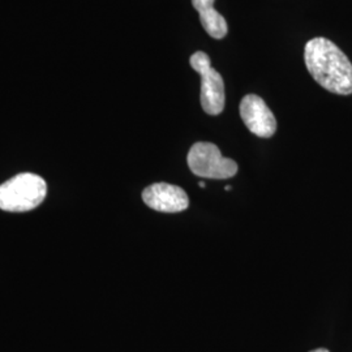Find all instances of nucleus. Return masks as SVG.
I'll list each match as a JSON object with an SVG mask.
<instances>
[{"label":"nucleus","instance_id":"7ed1b4c3","mask_svg":"<svg viewBox=\"0 0 352 352\" xmlns=\"http://www.w3.org/2000/svg\"><path fill=\"white\" fill-rule=\"evenodd\" d=\"M187 162L195 175L206 179H228L238 173V164L225 158L212 142H196L189 151Z\"/></svg>","mask_w":352,"mask_h":352},{"label":"nucleus","instance_id":"f03ea898","mask_svg":"<svg viewBox=\"0 0 352 352\" xmlns=\"http://www.w3.org/2000/svg\"><path fill=\"white\" fill-rule=\"evenodd\" d=\"M47 193L46 182L36 174L23 173L0 186V209L23 213L39 206Z\"/></svg>","mask_w":352,"mask_h":352},{"label":"nucleus","instance_id":"0eeeda50","mask_svg":"<svg viewBox=\"0 0 352 352\" xmlns=\"http://www.w3.org/2000/svg\"><path fill=\"white\" fill-rule=\"evenodd\" d=\"M214 1L215 0H192V6L200 14L205 32L214 39H222L227 36L228 26L225 17L214 10Z\"/></svg>","mask_w":352,"mask_h":352},{"label":"nucleus","instance_id":"423d86ee","mask_svg":"<svg viewBox=\"0 0 352 352\" xmlns=\"http://www.w3.org/2000/svg\"><path fill=\"white\" fill-rule=\"evenodd\" d=\"M142 200L151 209L162 213H180L189 206L186 190L168 183H155L144 189Z\"/></svg>","mask_w":352,"mask_h":352},{"label":"nucleus","instance_id":"39448f33","mask_svg":"<svg viewBox=\"0 0 352 352\" xmlns=\"http://www.w3.org/2000/svg\"><path fill=\"white\" fill-rule=\"evenodd\" d=\"M240 116L253 135L269 139L277 131L274 113L266 106L264 100L256 94H248L240 102Z\"/></svg>","mask_w":352,"mask_h":352},{"label":"nucleus","instance_id":"20e7f679","mask_svg":"<svg viewBox=\"0 0 352 352\" xmlns=\"http://www.w3.org/2000/svg\"><path fill=\"white\" fill-rule=\"evenodd\" d=\"M189 63L201 77V106L209 115H219L225 109V82L221 74L212 67L210 58L204 51L195 52Z\"/></svg>","mask_w":352,"mask_h":352},{"label":"nucleus","instance_id":"1a4fd4ad","mask_svg":"<svg viewBox=\"0 0 352 352\" xmlns=\"http://www.w3.org/2000/svg\"><path fill=\"white\" fill-rule=\"evenodd\" d=\"M200 187H201V188H205V183H204V182H201V183H200Z\"/></svg>","mask_w":352,"mask_h":352},{"label":"nucleus","instance_id":"f257e3e1","mask_svg":"<svg viewBox=\"0 0 352 352\" xmlns=\"http://www.w3.org/2000/svg\"><path fill=\"white\" fill-rule=\"evenodd\" d=\"M304 60L311 76L334 94H352V64L346 54L330 39L317 37L308 41Z\"/></svg>","mask_w":352,"mask_h":352},{"label":"nucleus","instance_id":"6e6552de","mask_svg":"<svg viewBox=\"0 0 352 352\" xmlns=\"http://www.w3.org/2000/svg\"><path fill=\"white\" fill-rule=\"evenodd\" d=\"M311 352H329L327 349H317V350H314V351Z\"/></svg>","mask_w":352,"mask_h":352}]
</instances>
